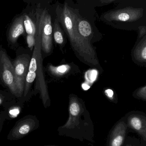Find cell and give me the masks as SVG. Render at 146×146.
Returning <instances> with one entry per match:
<instances>
[{
  "label": "cell",
  "instance_id": "cell-1",
  "mask_svg": "<svg viewBox=\"0 0 146 146\" xmlns=\"http://www.w3.org/2000/svg\"><path fill=\"white\" fill-rule=\"evenodd\" d=\"M75 11L68 3H65L63 7L58 6L57 8V19L61 24L77 58L89 66L102 71L95 48L93 44L82 38L76 31Z\"/></svg>",
  "mask_w": 146,
  "mask_h": 146
},
{
  "label": "cell",
  "instance_id": "cell-2",
  "mask_svg": "<svg viewBox=\"0 0 146 146\" xmlns=\"http://www.w3.org/2000/svg\"><path fill=\"white\" fill-rule=\"evenodd\" d=\"M69 111L67 122L57 129L58 135L94 143V125L85 102L76 95L70 94Z\"/></svg>",
  "mask_w": 146,
  "mask_h": 146
},
{
  "label": "cell",
  "instance_id": "cell-3",
  "mask_svg": "<svg viewBox=\"0 0 146 146\" xmlns=\"http://www.w3.org/2000/svg\"><path fill=\"white\" fill-rule=\"evenodd\" d=\"M35 38L36 43L34 45L32 56L31 57L28 71L36 74L35 90L38 92L40 94V98L42 100L44 106L47 108L50 105V99L43 70L41 35L39 31L37 29Z\"/></svg>",
  "mask_w": 146,
  "mask_h": 146
},
{
  "label": "cell",
  "instance_id": "cell-4",
  "mask_svg": "<svg viewBox=\"0 0 146 146\" xmlns=\"http://www.w3.org/2000/svg\"><path fill=\"white\" fill-rule=\"evenodd\" d=\"M36 28L41 35L42 52L49 56L53 51V26L51 16L46 9L37 13Z\"/></svg>",
  "mask_w": 146,
  "mask_h": 146
},
{
  "label": "cell",
  "instance_id": "cell-5",
  "mask_svg": "<svg viewBox=\"0 0 146 146\" xmlns=\"http://www.w3.org/2000/svg\"><path fill=\"white\" fill-rule=\"evenodd\" d=\"M0 80L15 97L20 98L16 86L13 63L1 45L0 46Z\"/></svg>",
  "mask_w": 146,
  "mask_h": 146
},
{
  "label": "cell",
  "instance_id": "cell-6",
  "mask_svg": "<svg viewBox=\"0 0 146 146\" xmlns=\"http://www.w3.org/2000/svg\"><path fill=\"white\" fill-rule=\"evenodd\" d=\"M144 14V9L141 8L128 7L108 11L101 18L108 23H133L140 19Z\"/></svg>",
  "mask_w": 146,
  "mask_h": 146
},
{
  "label": "cell",
  "instance_id": "cell-7",
  "mask_svg": "<svg viewBox=\"0 0 146 146\" xmlns=\"http://www.w3.org/2000/svg\"><path fill=\"white\" fill-rule=\"evenodd\" d=\"M39 121L35 116L27 115L18 120L7 136L10 141L21 139L37 129Z\"/></svg>",
  "mask_w": 146,
  "mask_h": 146
},
{
  "label": "cell",
  "instance_id": "cell-8",
  "mask_svg": "<svg viewBox=\"0 0 146 146\" xmlns=\"http://www.w3.org/2000/svg\"><path fill=\"white\" fill-rule=\"evenodd\" d=\"M75 26L80 36L91 44L100 41L102 35L87 19L75 11Z\"/></svg>",
  "mask_w": 146,
  "mask_h": 146
},
{
  "label": "cell",
  "instance_id": "cell-9",
  "mask_svg": "<svg viewBox=\"0 0 146 146\" xmlns=\"http://www.w3.org/2000/svg\"><path fill=\"white\" fill-rule=\"evenodd\" d=\"M31 57L26 54L19 56L13 63L15 75V82L20 97L23 95L24 85L28 72Z\"/></svg>",
  "mask_w": 146,
  "mask_h": 146
},
{
  "label": "cell",
  "instance_id": "cell-10",
  "mask_svg": "<svg viewBox=\"0 0 146 146\" xmlns=\"http://www.w3.org/2000/svg\"><path fill=\"white\" fill-rule=\"evenodd\" d=\"M127 127L139 134L146 141V116L143 112L133 111L128 113L124 118Z\"/></svg>",
  "mask_w": 146,
  "mask_h": 146
},
{
  "label": "cell",
  "instance_id": "cell-11",
  "mask_svg": "<svg viewBox=\"0 0 146 146\" xmlns=\"http://www.w3.org/2000/svg\"><path fill=\"white\" fill-rule=\"evenodd\" d=\"M127 128L124 118L117 123L108 137L107 146H123Z\"/></svg>",
  "mask_w": 146,
  "mask_h": 146
},
{
  "label": "cell",
  "instance_id": "cell-12",
  "mask_svg": "<svg viewBox=\"0 0 146 146\" xmlns=\"http://www.w3.org/2000/svg\"><path fill=\"white\" fill-rule=\"evenodd\" d=\"M133 61L142 67H146V36L137 41L132 51Z\"/></svg>",
  "mask_w": 146,
  "mask_h": 146
},
{
  "label": "cell",
  "instance_id": "cell-13",
  "mask_svg": "<svg viewBox=\"0 0 146 146\" xmlns=\"http://www.w3.org/2000/svg\"><path fill=\"white\" fill-rule=\"evenodd\" d=\"M24 33V15H21L16 18L11 25L8 34V40L11 43H15L19 37Z\"/></svg>",
  "mask_w": 146,
  "mask_h": 146
},
{
  "label": "cell",
  "instance_id": "cell-14",
  "mask_svg": "<svg viewBox=\"0 0 146 146\" xmlns=\"http://www.w3.org/2000/svg\"><path fill=\"white\" fill-rule=\"evenodd\" d=\"M73 64H66L58 66H55L52 65H49L48 67L49 73L56 77H63L70 75L72 74H74L75 71L77 72L78 70H74V66Z\"/></svg>",
  "mask_w": 146,
  "mask_h": 146
},
{
  "label": "cell",
  "instance_id": "cell-15",
  "mask_svg": "<svg viewBox=\"0 0 146 146\" xmlns=\"http://www.w3.org/2000/svg\"><path fill=\"white\" fill-rule=\"evenodd\" d=\"M65 34V32L62 29L60 23L56 18L53 25V39L62 52L67 43V37Z\"/></svg>",
  "mask_w": 146,
  "mask_h": 146
},
{
  "label": "cell",
  "instance_id": "cell-16",
  "mask_svg": "<svg viewBox=\"0 0 146 146\" xmlns=\"http://www.w3.org/2000/svg\"><path fill=\"white\" fill-rule=\"evenodd\" d=\"M36 77V74L35 73L28 71L25 80L24 91L22 97L24 98H26L28 95L30 88L31 87L32 84L35 81Z\"/></svg>",
  "mask_w": 146,
  "mask_h": 146
},
{
  "label": "cell",
  "instance_id": "cell-17",
  "mask_svg": "<svg viewBox=\"0 0 146 146\" xmlns=\"http://www.w3.org/2000/svg\"><path fill=\"white\" fill-rule=\"evenodd\" d=\"M24 26L27 35L35 36L36 33V26L31 19L27 15H24Z\"/></svg>",
  "mask_w": 146,
  "mask_h": 146
},
{
  "label": "cell",
  "instance_id": "cell-18",
  "mask_svg": "<svg viewBox=\"0 0 146 146\" xmlns=\"http://www.w3.org/2000/svg\"><path fill=\"white\" fill-rule=\"evenodd\" d=\"M134 98L139 100L146 101V86H143L136 89L133 93Z\"/></svg>",
  "mask_w": 146,
  "mask_h": 146
},
{
  "label": "cell",
  "instance_id": "cell-19",
  "mask_svg": "<svg viewBox=\"0 0 146 146\" xmlns=\"http://www.w3.org/2000/svg\"><path fill=\"white\" fill-rule=\"evenodd\" d=\"M27 43L28 47L31 50H32L36 43L35 36L31 35H27L26 37Z\"/></svg>",
  "mask_w": 146,
  "mask_h": 146
},
{
  "label": "cell",
  "instance_id": "cell-20",
  "mask_svg": "<svg viewBox=\"0 0 146 146\" xmlns=\"http://www.w3.org/2000/svg\"><path fill=\"white\" fill-rule=\"evenodd\" d=\"M139 30V35L137 41L141 39L143 37L146 36V27L145 25L139 26L138 27Z\"/></svg>",
  "mask_w": 146,
  "mask_h": 146
},
{
  "label": "cell",
  "instance_id": "cell-21",
  "mask_svg": "<svg viewBox=\"0 0 146 146\" xmlns=\"http://www.w3.org/2000/svg\"><path fill=\"white\" fill-rule=\"evenodd\" d=\"M6 119H7V115L5 111L0 113V133L2 130L4 121Z\"/></svg>",
  "mask_w": 146,
  "mask_h": 146
},
{
  "label": "cell",
  "instance_id": "cell-22",
  "mask_svg": "<svg viewBox=\"0 0 146 146\" xmlns=\"http://www.w3.org/2000/svg\"><path fill=\"white\" fill-rule=\"evenodd\" d=\"M105 93L109 98L112 100V97H113V95H114V93H113V91L112 90H110V89L106 90L105 92Z\"/></svg>",
  "mask_w": 146,
  "mask_h": 146
},
{
  "label": "cell",
  "instance_id": "cell-23",
  "mask_svg": "<svg viewBox=\"0 0 146 146\" xmlns=\"http://www.w3.org/2000/svg\"><path fill=\"white\" fill-rule=\"evenodd\" d=\"M116 1L117 0H100V3L105 5V4H109L115 1Z\"/></svg>",
  "mask_w": 146,
  "mask_h": 146
},
{
  "label": "cell",
  "instance_id": "cell-24",
  "mask_svg": "<svg viewBox=\"0 0 146 146\" xmlns=\"http://www.w3.org/2000/svg\"><path fill=\"white\" fill-rule=\"evenodd\" d=\"M5 100V96H3L2 94L0 92V106L4 103Z\"/></svg>",
  "mask_w": 146,
  "mask_h": 146
},
{
  "label": "cell",
  "instance_id": "cell-25",
  "mask_svg": "<svg viewBox=\"0 0 146 146\" xmlns=\"http://www.w3.org/2000/svg\"><path fill=\"white\" fill-rule=\"evenodd\" d=\"M55 146V145H45V146Z\"/></svg>",
  "mask_w": 146,
  "mask_h": 146
}]
</instances>
